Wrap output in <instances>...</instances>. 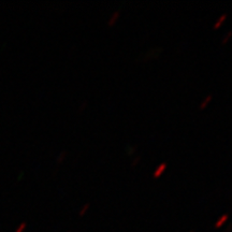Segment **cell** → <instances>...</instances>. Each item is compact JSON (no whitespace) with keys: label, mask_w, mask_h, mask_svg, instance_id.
I'll list each match as a JSON object with an SVG mask.
<instances>
[{"label":"cell","mask_w":232,"mask_h":232,"mask_svg":"<svg viewBox=\"0 0 232 232\" xmlns=\"http://www.w3.org/2000/svg\"><path fill=\"white\" fill-rule=\"evenodd\" d=\"M167 169V162H161L160 165H157V168L154 170V173H153V176L154 177H159L162 173L165 172V170Z\"/></svg>","instance_id":"cell-1"},{"label":"cell","mask_w":232,"mask_h":232,"mask_svg":"<svg viewBox=\"0 0 232 232\" xmlns=\"http://www.w3.org/2000/svg\"><path fill=\"white\" fill-rule=\"evenodd\" d=\"M120 15V11L119 10H115L112 12V14L110 15L109 19H108V24L110 25V26H112V25H114L116 23V21L118 19V17H119Z\"/></svg>","instance_id":"cell-2"},{"label":"cell","mask_w":232,"mask_h":232,"mask_svg":"<svg viewBox=\"0 0 232 232\" xmlns=\"http://www.w3.org/2000/svg\"><path fill=\"white\" fill-rule=\"evenodd\" d=\"M212 97H213V96H212L211 94H210V95H208V96H205V97L203 98V100H202V101L199 103V109H204L205 106H208V102L212 100Z\"/></svg>","instance_id":"cell-3"},{"label":"cell","mask_w":232,"mask_h":232,"mask_svg":"<svg viewBox=\"0 0 232 232\" xmlns=\"http://www.w3.org/2000/svg\"><path fill=\"white\" fill-rule=\"evenodd\" d=\"M226 17H227V13H222V14L220 15V16H219V17H218L217 19H216V21H215V23H214V28H218V27H219V26L222 25V22H224L226 19Z\"/></svg>","instance_id":"cell-4"},{"label":"cell","mask_w":232,"mask_h":232,"mask_svg":"<svg viewBox=\"0 0 232 232\" xmlns=\"http://www.w3.org/2000/svg\"><path fill=\"white\" fill-rule=\"evenodd\" d=\"M66 157H67V151H60L59 154H58V156H57V158H56L57 163H61V162L63 161V159L66 158Z\"/></svg>","instance_id":"cell-5"},{"label":"cell","mask_w":232,"mask_h":232,"mask_svg":"<svg viewBox=\"0 0 232 232\" xmlns=\"http://www.w3.org/2000/svg\"><path fill=\"white\" fill-rule=\"evenodd\" d=\"M126 151L128 153V155H133L137 151V146L135 145H127Z\"/></svg>","instance_id":"cell-6"},{"label":"cell","mask_w":232,"mask_h":232,"mask_svg":"<svg viewBox=\"0 0 232 232\" xmlns=\"http://www.w3.org/2000/svg\"><path fill=\"white\" fill-rule=\"evenodd\" d=\"M231 35H232V31H231V30H229V31L227 32V33H226L224 37H222V44H225V43L228 41L229 39H230V37H231Z\"/></svg>","instance_id":"cell-7"},{"label":"cell","mask_w":232,"mask_h":232,"mask_svg":"<svg viewBox=\"0 0 232 232\" xmlns=\"http://www.w3.org/2000/svg\"><path fill=\"white\" fill-rule=\"evenodd\" d=\"M140 159H141V155H137L135 157H134L133 159H132V161H131V165H138V162L140 161Z\"/></svg>","instance_id":"cell-8"},{"label":"cell","mask_w":232,"mask_h":232,"mask_svg":"<svg viewBox=\"0 0 232 232\" xmlns=\"http://www.w3.org/2000/svg\"><path fill=\"white\" fill-rule=\"evenodd\" d=\"M86 106H87V101H83V102H82L81 106L78 108V110H80V111H83V110L86 108Z\"/></svg>","instance_id":"cell-9"}]
</instances>
